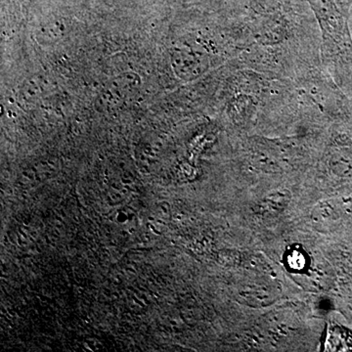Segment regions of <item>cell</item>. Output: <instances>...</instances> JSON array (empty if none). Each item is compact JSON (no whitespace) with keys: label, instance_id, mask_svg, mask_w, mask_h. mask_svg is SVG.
Returning a JSON list of instances; mask_svg holds the SVG:
<instances>
[{"label":"cell","instance_id":"obj_1","mask_svg":"<svg viewBox=\"0 0 352 352\" xmlns=\"http://www.w3.org/2000/svg\"><path fill=\"white\" fill-rule=\"evenodd\" d=\"M278 289L270 284H248L239 292L240 300H244L247 305L254 307H264L270 305L277 298Z\"/></svg>","mask_w":352,"mask_h":352},{"label":"cell","instance_id":"obj_2","mask_svg":"<svg viewBox=\"0 0 352 352\" xmlns=\"http://www.w3.org/2000/svg\"><path fill=\"white\" fill-rule=\"evenodd\" d=\"M329 164L335 175L340 177H352V146L333 150Z\"/></svg>","mask_w":352,"mask_h":352},{"label":"cell","instance_id":"obj_3","mask_svg":"<svg viewBox=\"0 0 352 352\" xmlns=\"http://www.w3.org/2000/svg\"><path fill=\"white\" fill-rule=\"evenodd\" d=\"M308 261H309V258H308L307 252L300 247L293 248L287 251L285 254V265L289 271H293V272H300V271L305 270L307 267Z\"/></svg>","mask_w":352,"mask_h":352}]
</instances>
